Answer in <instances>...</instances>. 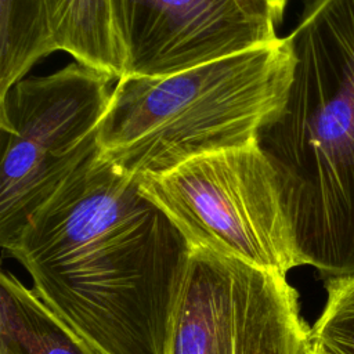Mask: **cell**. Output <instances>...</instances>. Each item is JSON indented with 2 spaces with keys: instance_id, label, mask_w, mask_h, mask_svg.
Segmentation results:
<instances>
[{
  "instance_id": "7",
  "label": "cell",
  "mask_w": 354,
  "mask_h": 354,
  "mask_svg": "<svg viewBox=\"0 0 354 354\" xmlns=\"http://www.w3.org/2000/svg\"><path fill=\"white\" fill-rule=\"evenodd\" d=\"M123 76L178 73L278 39L235 0H111Z\"/></svg>"
},
{
  "instance_id": "10",
  "label": "cell",
  "mask_w": 354,
  "mask_h": 354,
  "mask_svg": "<svg viewBox=\"0 0 354 354\" xmlns=\"http://www.w3.org/2000/svg\"><path fill=\"white\" fill-rule=\"evenodd\" d=\"M328 299L311 328V344L326 354H354V277L326 281Z\"/></svg>"
},
{
  "instance_id": "1",
  "label": "cell",
  "mask_w": 354,
  "mask_h": 354,
  "mask_svg": "<svg viewBox=\"0 0 354 354\" xmlns=\"http://www.w3.org/2000/svg\"><path fill=\"white\" fill-rule=\"evenodd\" d=\"M40 299L101 354H167L194 246L98 151L8 249Z\"/></svg>"
},
{
  "instance_id": "2",
  "label": "cell",
  "mask_w": 354,
  "mask_h": 354,
  "mask_svg": "<svg viewBox=\"0 0 354 354\" xmlns=\"http://www.w3.org/2000/svg\"><path fill=\"white\" fill-rule=\"evenodd\" d=\"M285 102L261 127L297 266L354 277V0H310Z\"/></svg>"
},
{
  "instance_id": "12",
  "label": "cell",
  "mask_w": 354,
  "mask_h": 354,
  "mask_svg": "<svg viewBox=\"0 0 354 354\" xmlns=\"http://www.w3.org/2000/svg\"><path fill=\"white\" fill-rule=\"evenodd\" d=\"M308 354H326V353H324L322 350H319V348H317V347H314V346L311 344V350H310Z\"/></svg>"
},
{
  "instance_id": "6",
  "label": "cell",
  "mask_w": 354,
  "mask_h": 354,
  "mask_svg": "<svg viewBox=\"0 0 354 354\" xmlns=\"http://www.w3.org/2000/svg\"><path fill=\"white\" fill-rule=\"evenodd\" d=\"M311 329L286 275L194 248L167 354H308Z\"/></svg>"
},
{
  "instance_id": "8",
  "label": "cell",
  "mask_w": 354,
  "mask_h": 354,
  "mask_svg": "<svg viewBox=\"0 0 354 354\" xmlns=\"http://www.w3.org/2000/svg\"><path fill=\"white\" fill-rule=\"evenodd\" d=\"M0 292V354H101L12 274H1Z\"/></svg>"
},
{
  "instance_id": "13",
  "label": "cell",
  "mask_w": 354,
  "mask_h": 354,
  "mask_svg": "<svg viewBox=\"0 0 354 354\" xmlns=\"http://www.w3.org/2000/svg\"><path fill=\"white\" fill-rule=\"evenodd\" d=\"M285 1H286V0H285Z\"/></svg>"
},
{
  "instance_id": "11",
  "label": "cell",
  "mask_w": 354,
  "mask_h": 354,
  "mask_svg": "<svg viewBox=\"0 0 354 354\" xmlns=\"http://www.w3.org/2000/svg\"><path fill=\"white\" fill-rule=\"evenodd\" d=\"M242 11L252 19L274 26L281 22L285 0H235Z\"/></svg>"
},
{
  "instance_id": "5",
  "label": "cell",
  "mask_w": 354,
  "mask_h": 354,
  "mask_svg": "<svg viewBox=\"0 0 354 354\" xmlns=\"http://www.w3.org/2000/svg\"><path fill=\"white\" fill-rule=\"evenodd\" d=\"M194 248L285 274L296 267L275 170L259 142L138 177Z\"/></svg>"
},
{
  "instance_id": "3",
  "label": "cell",
  "mask_w": 354,
  "mask_h": 354,
  "mask_svg": "<svg viewBox=\"0 0 354 354\" xmlns=\"http://www.w3.org/2000/svg\"><path fill=\"white\" fill-rule=\"evenodd\" d=\"M293 65L285 36L167 76H123L98 126L100 152L138 178L259 142L285 102Z\"/></svg>"
},
{
  "instance_id": "9",
  "label": "cell",
  "mask_w": 354,
  "mask_h": 354,
  "mask_svg": "<svg viewBox=\"0 0 354 354\" xmlns=\"http://www.w3.org/2000/svg\"><path fill=\"white\" fill-rule=\"evenodd\" d=\"M46 4L58 50L116 80L123 77L124 61L111 0H46Z\"/></svg>"
},
{
  "instance_id": "4",
  "label": "cell",
  "mask_w": 354,
  "mask_h": 354,
  "mask_svg": "<svg viewBox=\"0 0 354 354\" xmlns=\"http://www.w3.org/2000/svg\"><path fill=\"white\" fill-rule=\"evenodd\" d=\"M113 77L80 62L25 76L0 95V243L8 250L30 217L98 148Z\"/></svg>"
}]
</instances>
